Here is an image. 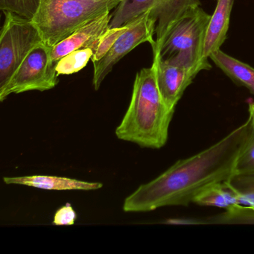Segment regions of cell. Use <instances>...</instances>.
<instances>
[{"mask_svg": "<svg viewBox=\"0 0 254 254\" xmlns=\"http://www.w3.org/2000/svg\"><path fill=\"white\" fill-rule=\"evenodd\" d=\"M226 183L236 195L239 204L254 208V174H234Z\"/></svg>", "mask_w": 254, "mask_h": 254, "instance_id": "obj_15", "label": "cell"}, {"mask_svg": "<svg viewBox=\"0 0 254 254\" xmlns=\"http://www.w3.org/2000/svg\"><path fill=\"white\" fill-rule=\"evenodd\" d=\"M93 56V50L91 48L81 49L66 55L58 62V75H71L79 72L87 66Z\"/></svg>", "mask_w": 254, "mask_h": 254, "instance_id": "obj_16", "label": "cell"}, {"mask_svg": "<svg viewBox=\"0 0 254 254\" xmlns=\"http://www.w3.org/2000/svg\"><path fill=\"white\" fill-rule=\"evenodd\" d=\"M122 0H41L32 21L53 47L75 31L115 9Z\"/></svg>", "mask_w": 254, "mask_h": 254, "instance_id": "obj_3", "label": "cell"}, {"mask_svg": "<svg viewBox=\"0 0 254 254\" xmlns=\"http://www.w3.org/2000/svg\"><path fill=\"white\" fill-rule=\"evenodd\" d=\"M249 117H251L254 124V102L249 104Z\"/></svg>", "mask_w": 254, "mask_h": 254, "instance_id": "obj_21", "label": "cell"}, {"mask_svg": "<svg viewBox=\"0 0 254 254\" xmlns=\"http://www.w3.org/2000/svg\"><path fill=\"white\" fill-rule=\"evenodd\" d=\"M234 2L235 0H218L206 32L203 50L205 59H209L212 53L221 50L225 42Z\"/></svg>", "mask_w": 254, "mask_h": 254, "instance_id": "obj_12", "label": "cell"}, {"mask_svg": "<svg viewBox=\"0 0 254 254\" xmlns=\"http://www.w3.org/2000/svg\"><path fill=\"white\" fill-rule=\"evenodd\" d=\"M128 25L123 27L109 29L104 33L98 41L96 48L93 51L92 62H98L102 59L108 51L111 50L117 40L127 30Z\"/></svg>", "mask_w": 254, "mask_h": 254, "instance_id": "obj_19", "label": "cell"}, {"mask_svg": "<svg viewBox=\"0 0 254 254\" xmlns=\"http://www.w3.org/2000/svg\"><path fill=\"white\" fill-rule=\"evenodd\" d=\"M4 14L0 35V88L9 81L31 50L43 41L32 20L8 11Z\"/></svg>", "mask_w": 254, "mask_h": 254, "instance_id": "obj_6", "label": "cell"}, {"mask_svg": "<svg viewBox=\"0 0 254 254\" xmlns=\"http://www.w3.org/2000/svg\"><path fill=\"white\" fill-rule=\"evenodd\" d=\"M153 63L155 64L157 85L162 98L169 109L175 111V107L197 73L157 57H153Z\"/></svg>", "mask_w": 254, "mask_h": 254, "instance_id": "obj_9", "label": "cell"}, {"mask_svg": "<svg viewBox=\"0 0 254 254\" xmlns=\"http://www.w3.org/2000/svg\"><path fill=\"white\" fill-rule=\"evenodd\" d=\"M235 174H242V175H254V123L245 146L236 161Z\"/></svg>", "mask_w": 254, "mask_h": 254, "instance_id": "obj_18", "label": "cell"}, {"mask_svg": "<svg viewBox=\"0 0 254 254\" xmlns=\"http://www.w3.org/2000/svg\"><path fill=\"white\" fill-rule=\"evenodd\" d=\"M209 59L233 81L244 86L254 94V68L226 54L221 50L214 52Z\"/></svg>", "mask_w": 254, "mask_h": 254, "instance_id": "obj_13", "label": "cell"}, {"mask_svg": "<svg viewBox=\"0 0 254 254\" xmlns=\"http://www.w3.org/2000/svg\"><path fill=\"white\" fill-rule=\"evenodd\" d=\"M157 22L151 17L150 11L142 14L137 20L128 24L127 30L117 40L111 50L98 62H93L94 66L93 84L98 90L107 75L114 66L139 44L148 42L154 47Z\"/></svg>", "mask_w": 254, "mask_h": 254, "instance_id": "obj_8", "label": "cell"}, {"mask_svg": "<svg viewBox=\"0 0 254 254\" xmlns=\"http://www.w3.org/2000/svg\"><path fill=\"white\" fill-rule=\"evenodd\" d=\"M52 48L42 41L31 50L9 81L0 88L1 102L12 93L46 91L56 87L59 75L56 71L57 64L51 61Z\"/></svg>", "mask_w": 254, "mask_h": 254, "instance_id": "obj_7", "label": "cell"}, {"mask_svg": "<svg viewBox=\"0 0 254 254\" xmlns=\"http://www.w3.org/2000/svg\"><path fill=\"white\" fill-rule=\"evenodd\" d=\"M7 185H21L44 190L55 191H94L100 190L103 184L99 182H88L66 177L51 175H31V176L4 177Z\"/></svg>", "mask_w": 254, "mask_h": 254, "instance_id": "obj_11", "label": "cell"}, {"mask_svg": "<svg viewBox=\"0 0 254 254\" xmlns=\"http://www.w3.org/2000/svg\"><path fill=\"white\" fill-rule=\"evenodd\" d=\"M201 6L200 0H122L114 9L110 29L127 26L150 11L156 20L155 44L157 50L173 25L186 13Z\"/></svg>", "mask_w": 254, "mask_h": 254, "instance_id": "obj_5", "label": "cell"}, {"mask_svg": "<svg viewBox=\"0 0 254 254\" xmlns=\"http://www.w3.org/2000/svg\"><path fill=\"white\" fill-rule=\"evenodd\" d=\"M40 2L41 0H0V8L2 11L32 20L39 8Z\"/></svg>", "mask_w": 254, "mask_h": 254, "instance_id": "obj_17", "label": "cell"}, {"mask_svg": "<svg viewBox=\"0 0 254 254\" xmlns=\"http://www.w3.org/2000/svg\"><path fill=\"white\" fill-rule=\"evenodd\" d=\"M111 19L112 14L107 13L62 40L52 48V62L58 64L66 55L81 49L91 48L94 51L100 37L110 29Z\"/></svg>", "mask_w": 254, "mask_h": 254, "instance_id": "obj_10", "label": "cell"}, {"mask_svg": "<svg viewBox=\"0 0 254 254\" xmlns=\"http://www.w3.org/2000/svg\"><path fill=\"white\" fill-rule=\"evenodd\" d=\"M210 18V14L203 11L201 6L186 13L169 29L158 48L153 51V57L197 74L212 69L209 59L203 58Z\"/></svg>", "mask_w": 254, "mask_h": 254, "instance_id": "obj_4", "label": "cell"}, {"mask_svg": "<svg viewBox=\"0 0 254 254\" xmlns=\"http://www.w3.org/2000/svg\"><path fill=\"white\" fill-rule=\"evenodd\" d=\"M76 217V212L72 205L67 203L56 211L53 224L56 226L73 225Z\"/></svg>", "mask_w": 254, "mask_h": 254, "instance_id": "obj_20", "label": "cell"}, {"mask_svg": "<svg viewBox=\"0 0 254 254\" xmlns=\"http://www.w3.org/2000/svg\"><path fill=\"white\" fill-rule=\"evenodd\" d=\"M193 202L201 206H216L226 209L239 204L236 195L226 181L205 189L194 197Z\"/></svg>", "mask_w": 254, "mask_h": 254, "instance_id": "obj_14", "label": "cell"}, {"mask_svg": "<svg viewBox=\"0 0 254 254\" xmlns=\"http://www.w3.org/2000/svg\"><path fill=\"white\" fill-rule=\"evenodd\" d=\"M251 117L201 152L181 160L158 177L139 186L125 199L126 212H147L168 206H186L203 190L228 181L252 127Z\"/></svg>", "mask_w": 254, "mask_h": 254, "instance_id": "obj_1", "label": "cell"}, {"mask_svg": "<svg viewBox=\"0 0 254 254\" xmlns=\"http://www.w3.org/2000/svg\"><path fill=\"white\" fill-rule=\"evenodd\" d=\"M174 113L160 94L153 63L136 74L128 108L116 128V136L141 148L160 149L167 142Z\"/></svg>", "mask_w": 254, "mask_h": 254, "instance_id": "obj_2", "label": "cell"}]
</instances>
